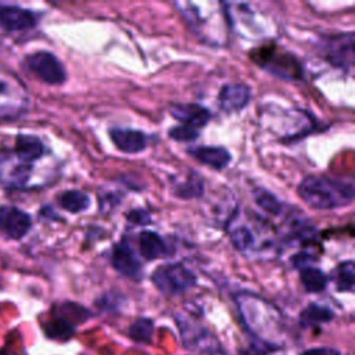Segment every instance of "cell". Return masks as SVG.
<instances>
[{
	"label": "cell",
	"mask_w": 355,
	"mask_h": 355,
	"mask_svg": "<svg viewBox=\"0 0 355 355\" xmlns=\"http://www.w3.org/2000/svg\"><path fill=\"white\" fill-rule=\"evenodd\" d=\"M298 196L313 209H337L352 204L354 182L352 179L306 176L298 186Z\"/></svg>",
	"instance_id": "1"
},
{
	"label": "cell",
	"mask_w": 355,
	"mask_h": 355,
	"mask_svg": "<svg viewBox=\"0 0 355 355\" xmlns=\"http://www.w3.org/2000/svg\"><path fill=\"white\" fill-rule=\"evenodd\" d=\"M92 316L90 311L76 302L55 304L50 318L43 323V331L47 338L65 343L75 334V327L85 323Z\"/></svg>",
	"instance_id": "2"
},
{
	"label": "cell",
	"mask_w": 355,
	"mask_h": 355,
	"mask_svg": "<svg viewBox=\"0 0 355 355\" xmlns=\"http://www.w3.org/2000/svg\"><path fill=\"white\" fill-rule=\"evenodd\" d=\"M251 58L262 69L283 79H301V62L291 54L283 53L276 47H261L251 53Z\"/></svg>",
	"instance_id": "3"
},
{
	"label": "cell",
	"mask_w": 355,
	"mask_h": 355,
	"mask_svg": "<svg viewBox=\"0 0 355 355\" xmlns=\"http://www.w3.org/2000/svg\"><path fill=\"white\" fill-rule=\"evenodd\" d=\"M153 284L166 295H179L197 284V276L182 263H165L151 275Z\"/></svg>",
	"instance_id": "4"
},
{
	"label": "cell",
	"mask_w": 355,
	"mask_h": 355,
	"mask_svg": "<svg viewBox=\"0 0 355 355\" xmlns=\"http://www.w3.org/2000/svg\"><path fill=\"white\" fill-rule=\"evenodd\" d=\"M26 65L40 80L49 85H61L67 79V72L60 60L50 51H36L26 55Z\"/></svg>",
	"instance_id": "5"
},
{
	"label": "cell",
	"mask_w": 355,
	"mask_h": 355,
	"mask_svg": "<svg viewBox=\"0 0 355 355\" xmlns=\"http://www.w3.org/2000/svg\"><path fill=\"white\" fill-rule=\"evenodd\" d=\"M324 60L338 68L349 69L354 64V33H343L326 37L320 44Z\"/></svg>",
	"instance_id": "6"
},
{
	"label": "cell",
	"mask_w": 355,
	"mask_h": 355,
	"mask_svg": "<svg viewBox=\"0 0 355 355\" xmlns=\"http://www.w3.org/2000/svg\"><path fill=\"white\" fill-rule=\"evenodd\" d=\"M32 226L31 216L17 207L0 208V233L12 240H19L29 232Z\"/></svg>",
	"instance_id": "7"
},
{
	"label": "cell",
	"mask_w": 355,
	"mask_h": 355,
	"mask_svg": "<svg viewBox=\"0 0 355 355\" xmlns=\"http://www.w3.org/2000/svg\"><path fill=\"white\" fill-rule=\"evenodd\" d=\"M24 87L19 82L8 75L0 73V115L7 116V114H15L24 108L26 97L24 94Z\"/></svg>",
	"instance_id": "8"
},
{
	"label": "cell",
	"mask_w": 355,
	"mask_h": 355,
	"mask_svg": "<svg viewBox=\"0 0 355 355\" xmlns=\"http://www.w3.org/2000/svg\"><path fill=\"white\" fill-rule=\"evenodd\" d=\"M111 265L119 275L129 279L137 277L141 269L140 261L126 239L119 240L114 245L111 254Z\"/></svg>",
	"instance_id": "9"
},
{
	"label": "cell",
	"mask_w": 355,
	"mask_h": 355,
	"mask_svg": "<svg viewBox=\"0 0 355 355\" xmlns=\"http://www.w3.org/2000/svg\"><path fill=\"white\" fill-rule=\"evenodd\" d=\"M169 112L175 119L182 122V125H187L194 129L204 128L211 119L209 110L197 103L172 104L169 108Z\"/></svg>",
	"instance_id": "10"
},
{
	"label": "cell",
	"mask_w": 355,
	"mask_h": 355,
	"mask_svg": "<svg viewBox=\"0 0 355 355\" xmlns=\"http://www.w3.org/2000/svg\"><path fill=\"white\" fill-rule=\"evenodd\" d=\"M37 17L33 11L17 6L0 4V25L7 31H25L36 25Z\"/></svg>",
	"instance_id": "11"
},
{
	"label": "cell",
	"mask_w": 355,
	"mask_h": 355,
	"mask_svg": "<svg viewBox=\"0 0 355 355\" xmlns=\"http://www.w3.org/2000/svg\"><path fill=\"white\" fill-rule=\"evenodd\" d=\"M251 97V90L244 83H227L222 86L218 94L219 107L226 112L243 110Z\"/></svg>",
	"instance_id": "12"
},
{
	"label": "cell",
	"mask_w": 355,
	"mask_h": 355,
	"mask_svg": "<svg viewBox=\"0 0 355 355\" xmlns=\"http://www.w3.org/2000/svg\"><path fill=\"white\" fill-rule=\"evenodd\" d=\"M110 137L115 147L125 154H137L147 147V136L140 130L114 128L110 130Z\"/></svg>",
	"instance_id": "13"
},
{
	"label": "cell",
	"mask_w": 355,
	"mask_h": 355,
	"mask_svg": "<svg viewBox=\"0 0 355 355\" xmlns=\"http://www.w3.org/2000/svg\"><path fill=\"white\" fill-rule=\"evenodd\" d=\"M198 162H201L202 165H207L215 171H222L225 169L230 161H232V155L230 153L223 148V147H212V146H200L196 148H191L189 151Z\"/></svg>",
	"instance_id": "14"
},
{
	"label": "cell",
	"mask_w": 355,
	"mask_h": 355,
	"mask_svg": "<svg viewBox=\"0 0 355 355\" xmlns=\"http://www.w3.org/2000/svg\"><path fill=\"white\" fill-rule=\"evenodd\" d=\"M31 172L32 165L7 157L0 164V182L10 186H24L29 180Z\"/></svg>",
	"instance_id": "15"
},
{
	"label": "cell",
	"mask_w": 355,
	"mask_h": 355,
	"mask_svg": "<svg viewBox=\"0 0 355 355\" xmlns=\"http://www.w3.org/2000/svg\"><path fill=\"white\" fill-rule=\"evenodd\" d=\"M15 158L24 164H32L37 161L43 153L44 146L37 136L33 135H18L15 140Z\"/></svg>",
	"instance_id": "16"
},
{
	"label": "cell",
	"mask_w": 355,
	"mask_h": 355,
	"mask_svg": "<svg viewBox=\"0 0 355 355\" xmlns=\"http://www.w3.org/2000/svg\"><path fill=\"white\" fill-rule=\"evenodd\" d=\"M139 250L141 257L148 261L166 257V244L164 239L151 230H143L139 234Z\"/></svg>",
	"instance_id": "17"
},
{
	"label": "cell",
	"mask_w": 355,
	"mask_h": 355,
	"mask_svg": "<svg viewBox=\"0 0 355 355\" xmlns=\"http://www.w3.org/2000/svg\"><path fill=\"white\" fill-rule=\"evenodd\" d=\"M334 319V312L324 305H319L316 302L308 304L300 312V323L302 327H315L323 323H329Z\"/></svg>",
	"instance_id": "18"
},
{
	"label": "cell",
	"mask_w": 355,
	"mask_h": 355,
	"mask_svg": "<svg viewBox=\"0 0 355 355\" xmlns=\"http://www.w3.org/2000/svg\"><path fill=\"white\" fill-rule=\"evenodd\" d=\"M173 193L183 200L198 198L204 193V182L196 172H189L183 180H176L173 183Z\"/></svg>",
	"instance_id": "19"
},
{
	"label": "cell",
	"mask_w": 355,
	"mask_h": 355,
	"mask_svg": "<svg viewBox=\"0 0 355 355\" xmlns=\"http://www.w3.org/2000/svg\"><path fill=\"white\" fill-rule=\"evenodd\" d=\"M300 279H301V284L308 293H320L326 288L329 283V277L326 276V273L312 265H306L301 268Z\"/></svg>",
	"instance_id": "20"
},
{
	"label": "cell",
	"mask_w": 355,
	"mask_h": 355,
	"mask_svg": "<svg viewBox=\"0 0 355 355\" xmlns=\"http://www.w3.org/2000/svg\"><path fill=\"white\" fill-rule=\"evenodd\" d=\"M58 201L60 205L71 214L82 212L90 205V197L82 190H67L60 196Z\"/></svg>",
	"instance_id": "21"
},
{
	"label": "cell",
	"mask_w": 355,
	"mask_h": 355,
	"mask_svg": "<svg viewBox=\"0 0 355 355\" xmlns=\"http://www.w3.org/2000/svg\"><path fill=\"white\" fill-rule=\"evenodd\" d=\"M252 198L261 209H263L270 215H279L283 211V202L266 189L255 187L252 190Z\"/></svg>",
	"instance_id": "22"
},
{
	"label": "cell",
	"mask_w": 355,
	"mask_h": 355,
	"mask_svg": "<svg viewBox=\"0 0 355 355\" xmlns=\"http://www.w3.org/2000/svg\"><path fill=\"white\" fill-rule=\"evenodd\" d=\"M130 340L137 344H150L154 334V322L148 318H137L128 331Z\"/></svg>",
	"instance_id": "23"
},
{
	"label": "cell",
	"mask_w": 355,
	"mask_h": 355,
	"mask_svg": "<svg viewBox=\"0 0 355 355\" xmlns=\"http://www.w3.org/2000/svg\"><path fill=\"white\" fill-rule=\"evenodd\" d=\"M354 262L347 261L340 263L334 270V283L337 291L341 293H352L354 291Z\"/></svg>",
	"instance_id": "24"
},
{
	"label": "cell",
	"mask_w": 355,
	"mask_h": 355,
	"mask_svg": "<svg viewBox=\"0 0 355 355\" xmlns=\"http://www.w3.org/2000/svg\"><path fill=\"white\" fill-rule=\"evenodd\" d=\"M229 237H230L234 248L239 251H247L251 247H254V244H255V236L251 232V229L247 227L245 225H239V226L233 227L229 232Z\"/></svg>",
	"instance_id": "25"
},
{
	"label": "cell",
	"mask_w": 355,
	"mask_h": 355,
	"mask_svg": "<svg viewBox=\"0 0 355 355\" xmlns=\"http://www.w3.org/2000/svg\"><path fill=\"white\" fill-rule=\"evenodd\" d=\"M198 136H200L198 130L187 125H176L169 129V137L173 139L175 141L189 143V141H194Z\"/></svg>",
	"instance_id": "26"
},
{
	"label": "cell",
	"mask_w": 355,
	"mask_h": 355,
	"mask_svg": "<svg viewBox=\"0 0 355 355\" xmlns=\"http://www.w3.org/2000/svg\"><path fill=\"white\" fill-rule=\"evenodd\" d=\"M128 219L137 225H146L151 222V215L146 209H133L128 214Z\"/></svg>",
	"instance_id": "27"
},
{
	"label": "cell",
	"mask_w": 355,
	"mask_h": 355,
	"mask_svg": "<svg viewBox=\"0 0 355 355\" xmlns=\"http://www.w3.org/2000/svg\"><path fill=\"white\" fill-rule=\"evenodd\" d=\"M300 355H341V352L331 347H313L302 351Z\"/></svg>",
	"instance_id": "28"
},
{
	"label": "cell",
	"mask_w": 355,
	"mask_h": 355,
	"mask_svg": "<svg viewBox=\"0 0 355 355\" xmlns=\"http://www.w3.org/2000/svg\"><path fill=\"white\" fill-rule=\"evenodd\" d=\"M0 355H19V354L15 352V351L10 347V344H7L6 347H3V348L0 349Z\"/></svg>",
	"instance_id": "29"
}]
</instances>
